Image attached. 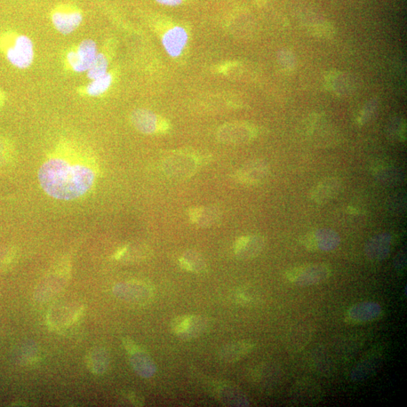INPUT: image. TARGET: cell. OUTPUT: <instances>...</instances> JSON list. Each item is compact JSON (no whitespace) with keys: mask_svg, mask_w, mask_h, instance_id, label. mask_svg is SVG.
Masks as SVG:
<instances>
[{"mask_svg":"<svg viewBox=\"0 0 407 407\" xmlns=\"http://www.w3.org/2000/svg\"><path fill=\"white\" fill-rule=\"evenodd\" d=\"M38 178L46 194L59 200L70 201L90 190L95 174L86 165L69 163L61 158H52L42 165Z\"/></svg>","mask_w":407,"mask_h":407,"instance_id":"obj_1","label":"cell"},{"mask_svg":"<svg viewBox=\"0 0 407 407\" xmlns=\"http://www.w3.org/2000/svg\"><path fill=\"white\" fill-rule=\"evenodd\" d=\"M0 52L14 67L27 70L34 65L35 45L28 35L8 30L0 34Z\"/></svg>","mask_w":407,"mask_h":407,"instance_id":"obj_2","label":"cell"},{"mask_svg":"<svg viewBox=\"0 0 407 407\" xmlns=\"http://www.w3.org/2000/svg\"><path fill=\"white\" fill-rule=\"evenodd\" d=\"M98 51V45L92 39H85L67 47L62 54L63 70L69 74L86 73L91 67Z\"/></svg>","mask_w":407,"mask_h":407,"instance_id":"obj_3","label":"cell"},{"mask_svg":"<svg viewBox=\"0 0 407 407\" xmlns=\"http://www.w3.org/2000/svg\"><path fill=\"white\" fill-rule=\"evenodd\" d=\"M50 19L54 30L61 35H70L82 25L84 12L75 3L56 4L50 12Z\"/></svg>","mask_w":407,"mask_h":407,"instance_id":"obj_4","label":"cell"},{"mask_svg":"<svg viewBox=\"0 0 407 407\" xmlns=\"http://www.w3.org/2000/svg\"><path fill=\"white\" fill-rule=\"evenodd\" d=\"M331 275V269L324 263H312L289 269L285 277L291 283L300 286L321 284Z\"/></svg>","mask_w":407,"mask_h":407,"instance_id":"obj_5","label":"cell"},{"mask_svg":"<svg viewBox=\"0 0 407 407\" xmlns=\"http://www.w3.org/2000/svg\"><path fill=\"white\" fill-rule=\"evenodd\" d=\"M209 326V321L205 317L200 315H187L175 318L172 322L171 328L178 337L189 341L202 336Z\"/></svg>","mask_w":407,"mask_h":407,"instance_id":"obj_6","label":"cell"},{"mask_svg":"<svg viewBox=\"0 0 407 407\" xmlns=\"http://www.w3.org/2000/svg\"><path fill=\"white\" fill-rule=\"evenodd\" d=\"M382 313V309L377 302H358L347 311L346 322L351 324L369 323L377 320Z\"/></svg>","mask_w":407,"mask_h":407,"instance_id":"obj_7","label":"cell"},{"mask_svg":"<svg viewBox=\"0 0 407 407\" xmlns=\"http://www.w3.org/2000/svg\"><path fill=\"white\" fill-rule=\"evenodd\" d=\"M382 350H373L364 356L351 372L353 382L364 381L371 378L380 368L383 362Z\"/></svg>","mask_w":407,"mask_h":407,"instance_id":"obj_8","label":"cell"},{"mask_svg":"<svg viewBox=\"0 0 407 407\" xmlns=\"http://www.w3.org/2000/svg\"><path fill=\"white\" fill-rule=\"evenodd\" d=\"M339 236L331 230H318L308 234L303 238L302 243L307 249L312 251H330L339 246Z\"/></svg>","mask_w":407,"mask_h":407,"instance_id":"obj_9","label":"cell"},{"mask_svg":"<svg viewBox=\"0 0 407 407\" xmlns=\"http://www.w3.org/2000/svg\"><path fill=\"white\" fill-rule=\"evenodd\" d=\"M265 240L260 236H245L235 244V253L241 260H250L258 256L264 249Z\"/></svg>","mask_w":407,"mask_h":407,"instance_id":"obj_10","label":"cell"},{"mask_svg":"<svg viewBox=\"0 0 407 407\" xmlns=\"http://www.w3.org/2000/svg\"><path fill=\"white\" fill-rule=\"evenodd\" d=\"M342 188V182L337 178H327L317 183L311 191L310 198L319 205L330 202L336 197Z\"/></svg>","mask_w":407,"mask_h":407,"instance_id":"obj_11","label":"cell"},{"mask_svg":"<svg viewBox=\"0 0 407 407\" xmlns=\"http://www.w3.org/2000/svg\"><path fill=\"white\" fill-rule=\"evenodd\" d=\"M114 81V74L109 70L106 74L77 87L76 93L83 98H98L108 92Z\"/></svg>","mask_w":407,"mask_h":407,"instance_id":"obj_12","label":"cell"},{"mask_svg":"<svg viewBox=\"0 0 407 407\" xmlns=\"http://www.w3.org/2000/svg\"><path fill=\"white\" fill-rule=\"evenodd\" d=\"M269 174L267 164L262 161H253L247 164L237 174V178L247 185H256L264 181Z\"/></svg>","mask_w":407,"mask_h":407,"instance_id":"obj_13","label":"cell"},{"mask_svg":"<svg viewBox=\"0 0 407 407\" xmlns=\"http://www.w3.org/2000/svg\"><path fill=\"white\" fill-rule=\"evenodd\" d=\"M188 42L187 31L180 27H175L166 32L163 44L167 53L172 58L180 56Z\"/></svg>","mask_w":407,"mask_h":407,"instance_id":"obj_14","label":"cell"},{"mask_svg":"<svg viewBox=\"0 0 407 407\" xmlns=\"http://www.w3.org/2000/svg\"><path fill=\"white\" fill-rule=\"evenodd\" d=\"M255 348L251 340H240L229 343L219 352L220 360L227 363H234L249 355Z\"/></svg>","mask_w":407,"mask_h":407,"instance_id":"obj_15","label":"cell"},{"mask_svg":"<svg viewBox=\"0 0 407 407\" xmlns=\"http://www.w3.org/2000/svg\"><path fill=\"white\" fill-rule=\"evenodd\" d=\"M392 238L382 234L373 237L365 247V254L372 260H382L388 257L390 252Z\"/></svg>","mask_w":407,"mask_h":407,"instance_id":"obj_16","label":"cell"},{"mask_svg":"<svg viewBox=\"0 0 407 407\" xmlns=\"http://www.w3.org/2000/svg\"><path fill=\"white\" fill-rule=\"evenodd\" d=\"M111 58V45L106 43L101 47L96 54L92 65L86 72V76L89 81L97 79L105 75L109 71Z\"/></svg>","mask_w":407,"mask_h":407,"instance_id":"obj_17","label":"cell"},{"mask_svg":"<svg viewBox=\"0 0 407 407\" xmlns=\"http://www.w3.org/2000/svg\"><path fill=\"white\" fill-rule=\"evenodd\" d=\"M131 121L135 129L143 134H153L158 129L157 116L147 109L134 110L132 114Z\"/></svg>","mask_w":407,"mask_h":407,"instance_id":"obj_18","label":"cell"},{"mask_svg":"<svg viewBox=\"0 0 407 407\" xmlns=\"http://www.w3.org/2000/svg\"><path fill=\"white\" fill-rule=\"evenodd\" d=\"M313 331L312 327L306 325L293 327L287 336L289 348L294 352H298V351L305 348L313 337Z\"/></svg>","mask_w":407,"mask_h":407,"instance_id":"obj_19","label":"cell"},{"mask_svg":"<svg viewBox=\"0 0 407 407\" xmlns=\"http://www.w3.org/2000/svg\"><path fill=\"white\" fill-rule=\"evenodd\" d=\"M181 267L187 271L198 273L205 267V262L200 254L195 251H188L180 259Z\"/></svg>","mask_w":407,"mask_h":407,"instance_id":"obj_20","label":"cell"},{"mask_svg":"<svg viewBox=\"0 0 407 407\" xmlns=\"http://www.w3.org/2000/svg\"><path fill=\"white\" fill-rule=\"evenodd\" d=\"M223 400L228 404L236 406H249V401L245 396L236 387H223Z\"/></svg>","mask_w":407,"mask_h":407,"instance_id":"obj_21","label":"cell"},{"mask_svg":"<svg viewBox=\"0 0 407 407\" xmlns=\"http://www.w3.org/2000/svg\"><path fill=\"white\" fill-rule=\"evenodd\" d=\"M236 298L239 303L243 305H249L254 300L252 295L245 290H240L236 294Z\"/></svg>","mask_w":407,"mask_h":407,"instance_id":"obj_22","label":"cell"},{"mask_svg":"<svg viewBox=\"0 0 407 407\" xmlns=\"http://www.w3.org/2000/svg\"><path fill=\"white\" fill-rule=\"evenodd\" d=\"M406 266V256L404 253L398 254L395 258V267L397 269H404Z\"/></svg>","mask_w":407,"mask_h":407,"instance_id":"obj_23","label":"cell"},{"mask_svg":"<svg viewBox=\"0 0 407 407\" xmlns=\"http://www.w3.org/2000/svg\"><path fill=\"white\" fill-rule=\"evenodd\" d=\"M156 1L164 6H176L182 3V0H156Z\"/></svg>","mask_w":407,"mask_h":407,"instance_id":"obj_24","label":"cell"},{"mask_svg":"<svg viewBox=\"0 0 407 407\" xmlns=\"http://www.w3.org/2000/svg\"><path fill=\"white\" fill-rule=\"evenodd\" d=\"M6 101V94L0 90V106L3 105Z\"/></svg>","mask_w":407,"mask_h":407,"instance_id":"obj_25","label":"cell"}]
</instances>
